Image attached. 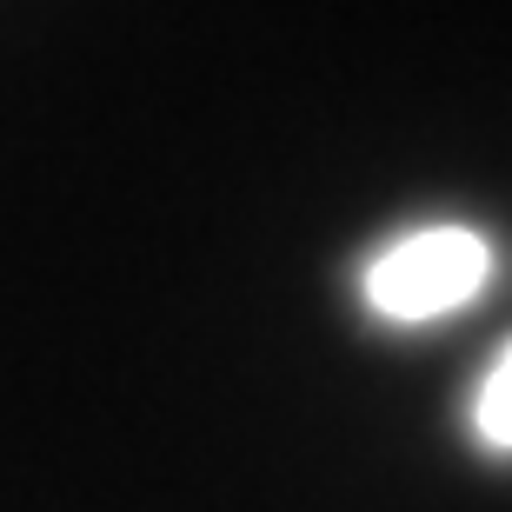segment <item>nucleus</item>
<instances>
[{
	"mask_svg": "<svg viewBox=\"0 0 512 512\" xmlns=\"http://www.w3.org/2000/svg\"><path fill=\"white\" fill-rule=\"evenodd\" d=\"M479 439L486 446H499V453H512V346L493 360V373H486V386H479Z\"/></svg>",
	"mask_w": 512,
	"mask_h": 512,
	"instance_id": "f03ea898",
	"label": "nucleus"
},
{
	"mask_svg": "<svg viewBox=\"0 0 512 512\" xmlns=\"http://www.w3.org/2000/svg\"><path fill=\"white\" fill-rule=\"evenodd\" d=\"M493 280V247L466 227L406 233L366 266V300L386 320H439Z\"/></svg>",
	"mask_w": 512,
	"mask_h": 512,
	"instance_id": "f257e3e1",
	"label": "nucleus"
}]
</instances>
